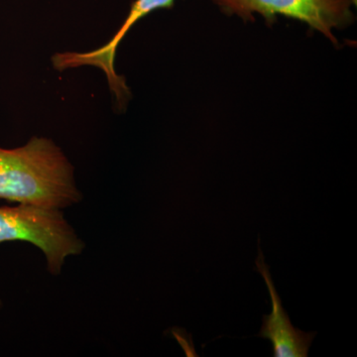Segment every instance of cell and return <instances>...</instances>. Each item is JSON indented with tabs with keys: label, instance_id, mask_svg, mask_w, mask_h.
I'll use <instances>...</instances> for the list:
<instances>
[{
	"label": "cell",
	"instance_id": "cell-7",
	"mask_svg": "<svg viewBox=\"0 0 357 357\" xmlns=\"http://www.w3.org/2000/svg\"><path fill=\"white\" fill-rule=\"evenodd\" d=\"M2 306H3V303H2V301L0 300V309H1Z\"/></svg>",
	"mask_w": 357,
	"mask_h": 357
},
{
	"label": "cell",
	"instance_id": "cell-1",
	"mask_svg": "<svg viewBox=\"0 0 357 357\" xmlns=\"http://www.w3.org/2000/svg\"><path fill=\"white\" fill-rule=\"evenodd\" d=\"M74 173L64 152L48 138L0 147V199L62 210L83 199Z\"/></svg>",
	"mask_w": 357,
	"mask_h": 357
},
{
	"label": "cell",
	"instance_id": "cell-4",
	"mask_svg": "<svg viewBox=\"0 0 357 357\" xmlns=\"http://www.w3.org/2000/svg\"><path fill=\"white\" fill-rule=\"evenodd\" d=\"M174 2L175 0H135L131 4L130 11L126 16L123 24L107 44L96 50L84 52V53L64 52V53L56 54L52 58L54 68L59 70L74 69L83 66H93L98 68L107 76L109 88L112 93L116 96L117 102L119 105H123L128 100L129 91L123 77L119 76L115 72L114 61L117 47L136 22L157 9L172 8Z\"/></svg>",
	"mask_w": 357,
	"mask_h": 357
},
{
	"label": "cell",
	"instance_id": "cell-5",
	"mask_svg": "<svg viewBox=\"0 0 357 357\" xmlns=\"http://www.w3.org/2000/svg\"><path fill=\"white\" fill-rule=\"evenodd\" d=\"M255 265L256 270L264 279L272 303V312L262 317V326L258 335L271 342L275 357H307L317 333L303 332L293 326L288 312L282 306L280 296L275 288L260 248Z\"/></svg>",
	"mask_w": 357,
	"mask_h": 357
},
{
	"label": "cell",
	"instance_id": "cell-3",
	"mask_svg": "<svg viewBox=\"0 0 357 357\" xmlns=\"http://www.w3.org/2000/svg\"><path fill=\"white\" fill-rule=\"evenodd\" d=\"M223 13L253 20L258 13L269 23L277 16L302 21L312 29L325 35L333 43L337 40L333 29L347 27L354 22L351 0H213Z\"/></svg>",
	"mask_w": 357,
	"mask_h": 357
},
{
	"label": "cell",
	"instance_id": "cell-2",
	"mask_svg": "<svg viewBox=\"0 0 357 357\" xmlns=\"http://www.w3.org/2000/svg\"><path fill=\"white\" fill-rule=\"evenodd\" d=\"M14 241L38 248L52 275H60L66 259L86 246L60 208L25 204L0 206V244Z\"/></svg>",
	"mask_w": 357,
	"mask_h": 357
},
{
	"label": "cell",
	"instance_id": "cell-6",
	"mask_svg": "<svg viewBox=\"0 0 357 357\" xmlns=\"http://www.w3.org/2000/svg\"><path fill=\"white\" fill-rule=\"evenodd\" d=\"M351 1H352V3L354 4V6H356L357 0H351Z\"/></svg>",
	"mask_w": 357,
	"mask_h": 357
}]
</instances>
